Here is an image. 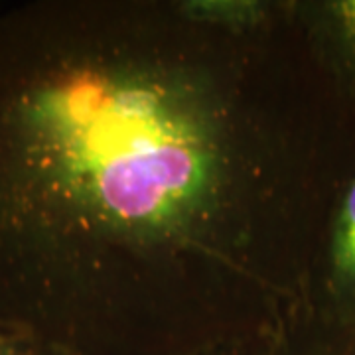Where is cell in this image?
<instances>
[{
    "label": "cell",
    "mask_w": 355,
    "mask_h": 355,
    "mask_svg": "<svg viewBox=\"0 0 355 355\" xmlns=\"http://www.w3.org/2000/svg\"><path fill=\"white\" fill-rule=\"evenodd\" d=\"M294 8L198 24L174 0L0 10V324L64 355H237L310 322L354 109Z\"/></svg>",
    "instance_id": "1"
},
{
    "label": "cell",
    "mask_w": 355,
    "mask_h": 355,
    "mask_svg": "<svg viewBox=\"0 0 355 355\" xmlns=\"http://www.w3.org/2000/svg\"><path fill=\"white\" fill-rule=\"evenodd\" d=\"M312 320L331 330H355V162L324 227L312 282Z\"/></svg>",
    "instance_id": "2"
},
{
    "label": "cell",
    "mask_w": 355,
    "mask_h": 355,
    "mask_svg": "<svg viewBox=\"0 0 355 355\" xmlns=\"http://www.w3.org/2000/svg\"><path fill=\"white\" fill-rule=\"evenodd\" d=\"M292 8L320 69L355 105V0H292Z\"/></svg>",
    "instance_id": "3"
},
{
    "label": "cell",
    "mask_w": 355,
    "mask_h": 355,
    "mask_svg": "<svg viewBox=\"0 0 355 355\" xmlns=\"http://www.w3.org/2000/svg\"><path fill=\"white\" fill-rule=\"evenodd\" d=\"M178 12L198 24L233 34L272 28L288 14L291 0H174Z\"/></svg>",
    "instance_id": "4"
},
{
    "label": "cell",
    "mask_w": 355,
    "mask_h": 355,
    "mask_svg": "<svg viewBox=\"0 0 355 355\" xmlns=\"http://www.w3.org/2000/svg\"><path fill=\"white\" fill-rule=\"evenodd\" d=\"M0 355H28V345L0 324Z\"/></svg>",
    "instance_id": "5"
},
{
    "label": "cell",
    "mask_w": 355,
    "mask_h": 355,
    "mask_svg": "<svg viewBox=\"0 0 355 355\" xmlns=\"http://www.w3.org/2000/svg\"><path fill=\"white\" fill-rule=\"evenodd\" d=\"M28 355H64V354H58V352H48V349H32V347H28Z\"/></svg>",
    "instance_id": "6"
},
{
    "label": "cell",
    "mask_w": 355,
    "mask_h": 355,
    "mask_svg": "<svg viewBox=\"0 0 355 355\" xmlns=\"http://www.w3.org/2000/svg\"><path fill=\"white\" fill-rule=\"evenodd\" d=\"M349 355H355V349H354V352H352V354H349Z\"/></svg>",
    "instance_id": "7"
}]
</instances>
